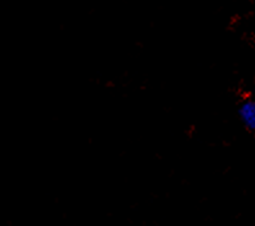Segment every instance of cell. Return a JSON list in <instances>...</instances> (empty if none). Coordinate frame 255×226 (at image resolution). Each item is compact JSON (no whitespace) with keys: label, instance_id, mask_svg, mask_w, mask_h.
<instances>
[{"label":"cell","instance_id":"obj_1","mask_svg":"<svg viewBox=\"0 0 255 226\" xmlns=\"http://www.w3.org/2000/svg\"><path fill=\"white\" fill-rule=\"evenodd\" d=\"M239 116L246 129L255 131V101L252 98L244 100L240 104Z\"/></svg>","mask_w":255,"mask_h":226}]
</instances>
